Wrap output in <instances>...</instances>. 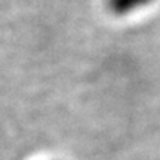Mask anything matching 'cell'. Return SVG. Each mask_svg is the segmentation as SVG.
Here are the masks:
<instances>
[{
	"mask_svg": "<svg viewBox=\"0 0 160 160\" xmlns=\"http://www.w3.org/2000/svg\"><path fill=\"white\" fill-rule=\"evenodd\" d=\"M154 0H107L108 11L116 17H128L145 9Z\"/></svg>",
	"mask_w": 160,
	"mask_h": 160,
	"instance_id": "6da1fadb",
	"label": "cell"
}]
</instances>
